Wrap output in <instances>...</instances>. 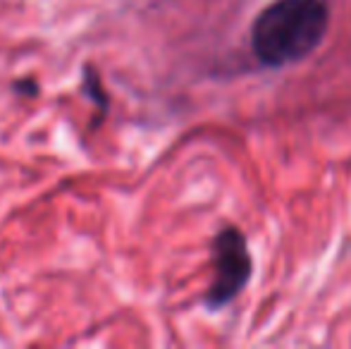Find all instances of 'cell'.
<instances>
[{
  "label": "cell",
  "mask_w": 351,
  "mask_h": 349,
  "mask_svg": "<svg viewBox=\"0 0 351 349\" xmlns=\"http://www.w3.org/2000/svg\"><path fill=\"white\" fill-rule=\"evenodd\" d=\"M330 29L325 0H273L251 24V51L265 67H285L308 58Z\"/></svg>",
  "instance_id": "6da1fadb"
},
{
  "label": "cell",
  "mask_w": 351,
  "mask_h": 349,
  "mask_svg": "<svg viewBox=\"0 0 351 349\" xmlns=\"http://www.w3.org/2000/svg\"><path fill=\"white\" fill-rule=\"evenodd\" d=\"M213 282L206 294V306L222 309L239 297L254 273L249 242L234 225H227L213 239Z\"/></svg>",
  "instance_id": "7a4b0ae2"
}]
</instances>
